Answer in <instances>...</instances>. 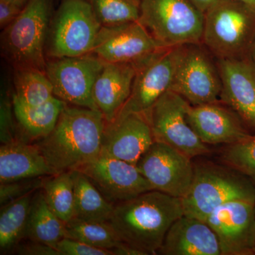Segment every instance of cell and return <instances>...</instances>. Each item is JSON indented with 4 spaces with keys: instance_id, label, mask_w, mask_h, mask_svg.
Listing matches in <instances>:
<instances>
[{
    "instance_id": "obj_26",
    "label": "cell",
    "mask_w": 255,
    "mask_h": 255,
    "mask_svg": "<svg viewBox=\"0 0 255 255\" xmlns=\"http://www.w3.org/2000/svg\"><path fill=\"white\" fill-rule=\"evenodd\" d=\"M41 189L50 210L63 222L73 219L75 193L71 172L43 177Z\"/></svg>"
},
{
    "instance_id": "obj_18",
    "label": "cell",
    "mask_w": 255,
    "mask_h": 255,
    "mask_svg": "<svg viewBox=\"0 0 255 255\" xmlns=\"http://www.w3.org/2000/svg\"><path fill=\"white\" fill-rule=\"evenodd\" d=\"M187 117L191 128L206 145H230L250 134L237 114L219 102L190 105Z\"/></svg>"
},
{
    "instance_id": "obj_12",
    "label": "cell",
    "mask_w": 255,
    "mask_h": 255,
    "mask_svg": "<svg viewBox=\"0 0 255 255\" xmlns=\"http://www.w3.org/2000/svg\"><path fill=\"white\" fill-rule=\"evenodd\" d=\"M136 167L153 190L182 199L194 175L191 158L164 142L155 141L139 159Z\"/></svg>"
},
{
    "instance_id": "obj_20",
    "label": "cell",
    "mask_w": 255,
    "mask_h": 255,
    "mask_svg": "<svg viewBox=\"0 0 255 255\" xmlns=\"http://www.w3.org/2000/svg\"><path fill=\"white\" fill-rule=\"evenodd\" d=\"M136 63H105L94 85V102L106 122L118 116L130 96Z\"/></svg>"
},
{
    "instance_id": "obj_37",
    "label": "cell",
    "mask_w": 255,
    "mask_h": 255,
    "mask_svg": "<svg viewBox=\"0 0 255 255\" xmlns=\"http://www.w3.org/2000/svg\"><path fill=\"white\" fill-rule=\"evenodd\" d=\"M197 9L205 14L206 11L216 2L217 0H189Z\"/></svg>"
},
{
    "instance_id": "obj_4",
    "label": "cell",
    "mask_w": 255,
    "mask_h": 255,
    "mask_svg": "<svg viewBox=\"0 0 255 255\" xmlns=\"http://www.w3.org/2000/svg\"><path fill=\"white\" fill-rule=\"evenodd\" d=\"M184 215L205 221L214 210L236 199L255 200V187L228 166L210 162L194 163V175L189 191L182 197Z\"/></svg>"
},
{
    "instance_id": "obj_11",
    "label": "cell",
    "mask_w": 255,
    "mask_h": 255,
    "mask_svg": "<svg viewBox=\"0 0 255 255\" xmlns=\"http://www.w3.org/2000/svg\"><path fill=\"white\" fill-rule=\"evenodd\" d=\"M105 63L92 53L53 58L46 63V74L55 97L67 104L98 111L93 89Z\"/></svg>"
},
{
    "instance_id": "obj_30",
    "label": "cell",
    "mask_w": 255,
    "mask_h": 255,
    "mask_svg": "<svg viewBox=\"0 0 255 255\" xmlns=\"http://www.w3.org/2000/svg\"><path fill=\"white\" fill-rule=\"evenodd\" d=\"M221 157L225 165L248 178L255 187V135L248 134L239 141L227 145Z\"/></svg>"
},
{
    "instance_id": "obj_19",
    "label": "cell",
    "mask_w": 255,
    "mask_h": 255,
    "mask_svg": "<svg viewBox=\"0 0 255 255\" xmlns=\"http://www.w3.org/2000/svg\"><path fill=\"white\" fill-rule=\"evenodd\" d=\"M157 255H221V251L207 223L183 215L169 228Z\"/></svg>"
},
{
    "instance_id": "obj_27",
    "label": "cell",
    "mask_w": 255,
    "mask_h": 255,
    "mask_svg": "<svg viewBox=\"0 0 255 255\" xmlns=\"http://www.w3.org/2000/svg\"><path fill=\"white\" fill-rule=\"evenodd\" d=\"M12 97L28 106L45 103L54 97L53 87L46 72L35 69L15 70Z\"/></svg>"
},
{
    "instance_id": "obj_9",
    "label": "cell",
    "mask_w": 255,
    "mask_h": 255,
    "mask_svg": "<svg viewBox=\"0 0 255 255\" xmlns=\"http://www.w3.org/2000/svg\"><path fill=\"white\" fill-rule=\"evenodd\" d=\"M189 105L185 99L168 90L145 114L155 141L164 142L192 159L207 155L211 151L196 135L188 122Z\"/></svg>"
},
{
    "instance_id": "obj_10",
    "label": "cell",
    "mask_w": 255,
    "mask_h": 255,
    "mask_svg": "<svg viewBox=\"0 0 255 255\" xmlns=\"http://www.w3.org/2000/svg\"><path fill=\"white\" fill-rule=\"evenodd\" d=\"M182 46L158 50L136 62L131 92L119 114H146L173 81Z\"/></svg>"
},
{
    "instance_id": "obj_29",
    "label": "cell",
    "mask_w": 255,
    "mask_h": 255,
    "mask_svg": "<svg viewBox=\"0 0 255 255\" xmlns=\"http://www.w3.org/2000/svg\"><path fill=\"white\" fill-rule=\"evenodd\" d=\"M104 26L137 21L140 0H86Z\"/></svg>"
},
{
    "instance_id": "obj_15",
    "label": "cell",
    "mask_w": 255,
    "mask_h": 255,
    "mask_svg": "<svg viewBox=\"0 0 255 255\" xmlns=\"http://www.w3.org/2000/svg\"><path fill=\"white\" fill-rule=\"evenodd\" d=\"M138 21L101 28L92 54L104 63H136L158 50Z\"/></svg>"
},
{
    "instance_id": "obj_1",
    "label": "cell",
    "mask_w": 255,
    "mask_h": 255,
    "mask_svg": "<svg viewBox=\"0 0 255 255\" xmlns=\"http://www.w3.org/2000/svg\"><path fill=\"white\" fill-rule=\"evenodd\" d=\"M183 215L180 198L151 190L114 204L108 223L123 243L144 255H157L169 228Z\"/></svg>"
},
{
    "instance_id": "obj_38",
    "label": "cell",
    "mask_w": 255,
    "mask_h": 255,
    "mask_svg": "<svg viewBox=\"0 0 255 255\" xmlns=\"http://www.w3.org/2000/svg\"><path fill=\"white\" fill-rule=\"evenodd\" d=\"M5 1H9L13 4L18 5L21 7H24L25 5L28 2V0H5Z\"/></svg>"
},
{
    "instance_id": "obj_16",
    "label": "cell",
    "mask_w": 255,
    "mask_h": 255,
    "mask_svg": "<svg viewBox=\"0 0 255 255\" xmlns=\"http://www.w3.org/2000/svg\"><path fill=\"white\" fill-rule=\"evenodd\" d=\"M154 142L145 114H119L112 122H106L100 154L136 165Z\"/></svg>"
},
{
    "instance_id": "obj_7",
    "label": "cell",
    "mask_w": 255,
    "mask_h": 255,
    "mask_svg": "<svg viewBox=\"0 0 255 255\" xmlns=\"http://www.w3.org/2000/svg\"><path fill=\"white\" fill-rule=\"evenodd\" d=\"M53 23L48 50L53 58L90 54L102 27L86 0H63Z\"/></svg>"
},
{
    "instance_id": "obj_36",
    "label": "cell",
    "mask_w": 255,
    "mask_h": 255,
    "mask_svg": "<svg viewBox=\"0 0 255 255\" xmlns=\"http://www.w3.org/2000/svg\"><path fill=\"white\" fill-rule=\"evenodd\" d=\"M111 251L113 253V255H144L142 252L137 251L123 242Z\"/></svg>"
},
{
    "instance_id": "obj_28",
    "label": "cell",
    "mask_w": 255,
    "mask_h": 255,
    "mask_svg": "<svg viewBox=\"0 0 255 255\" xmlns=\"http://www.w3.org/2000/svg\"><path fill=\"white\" fill-rule=\"evenodd\" d=\"M66 238L101 249L112 251L122 243L110 223L86 222L72 219L65 223Z\"/></svg>"
},
{
    "instance_id": "obj_6",
    "label": "cell",
    "mask_w": 255,
    "mask_h": 255,
    "mask_svg": "<svg viewBox=\"0 0 255 255\" xmlns=\"http://www.w3.org/2000/svg\"><path fill=\"white\" fill-rule=\"evenodd\" d=\"M137 21L159 48L202 43L204 14L189 0H140Z\"/></svg>"
},
{
    "instance_id": "obj_33",
    "label": "cell",
    "mask_w": 255,
    "mask_h": 255,
    "mask_svg": "<svg viewBox=\"0 0 255 255\" xmlns=\"http://www.w3.org/2000/svg\"><path fill=\"white\" fill-rule=\"evenodd\" d=\"M19 140L16 138L11 105L7 96L4 95L1 100V143H9Z\"/></svg>"
},
{
    "instance_id": "obj_8",
    "label": "cell",
    "mask_w": 255,
    "mask_h": 255,
    "mask_svg": "<svg viewBox=\"0 0 255 255\" xmlns=\"http://www.w3.org/2000/svg\"><path fill=\"white\" fill-rule=\"evenodd\" d=\"M199 44L184 45L172 85L175 92L191 106L216 103L221 101V84L219 68Z\"/></svg>"
},
{
    "instance_id": "obj_21",
    "label": "cell",
    "mask_w": 255,
    "mask_h": 255,
    "mask_svg": "<svg viewBox=\"0 0 255 255\" xmlns=\"http://www.w3.org/2000/svg\"><path fill=\"white\" fill-rule=\"evenodd\" d=\"M58 174L36 144L17 140L0 147V183L35 179Z\"/></svg>"
},
{
    "instance_id": "obj_39",
    "label": "cell",
    "mask_w": 255,
    "mask_h": 255,
    "mask_svg": "<svg viewBox=\"0 0 255 255\" xmlns=\"http://www.w3.org/2000/svg\"><path fill=\"white\" fill-rule=\"evenodd\" d=\"M239 1L245 3V4L253 8V9H255V0H239Z\"/></svg>"
},
{
    "instance_id": "obj_23",
    "label": "cell",
    "mask_w": 255,
    "mask_h": 255,
    "mask_svg": "<svg viewBox=\"0 0 255 255\" xmlns=\"http://www.w3.org/2000/svg\"><path fill=\"white\" fill-rule=\"evenodd\" d=\"M66 237L65 223L50 210L41 189L32 198L24 239L53 247Z\"/></svg>"
},
{
    "instance_id": "obj_25",
    "label": "cell",
    "mask_w": 255,
    "mask_h": 255,
    "mask_svg": "<svg viewBox=\"0 0 255 255\" xmlns=\"http://www.w3.org/2000/svg\"><path fill=\"white\" fill-rule=\"evenodd\" d=\"M33 194L34 193L1 206L0 250L1 254L11 253L24 239Z\"/></svg>"
},
{
    "instance_id": "obj_35",
    "label": "cell",
    "mask_w": 255,
    "mask_h": 255,
    "mask_svg": "<svg viewBox=\"0 0 255 255\" xmlns=\"http://www.w3.org/2000/svg\"><path fill=\"white\" fill-rule=\"evenodd\" d=\"M23 7L5 0H0V26L6 28L14 21L22 11Z\"/></svg>"
},
{
    "instance_id": "obj_2",
    "label": "cell",
    "mask_w": 255,
    "mask_h": 255,
    "mask_svg": "<svg viewBox=\"0 0 255 255\" xmlns=\"http://www.w3.org/2000/svg\"><path fill=\"white\" fill-rule=\"evenodd\" d=\"M105 125L99 111L67 105L54 129L36 144L57 173L78 170L100 155Z\"/></svg>"
},
{
    "instance_id": "obj_14",
    "label": "cell",
    "mask_w": 255,
    "mask_h": 255,
    "mask_svg": "<svg viewBox=\"0 0 255 255\" xmlns=\"http://www.w3.org/2000/svg\"><path fill=\"white\" fill-rule=\"evenodd\" d=\"M78 170L114 204L153 190L136 165L102 154Z\"/></svg>"
},
{
    "instance_id": "obj_13",
    "label": "cell",
    "mask_w": 255,
    "mask_h": 255,
    "mask_svg": "<svg viewBox=\"0 0 255 255\" xmlns=\"http://www.w3.org/2000/svg\"><path fill=\"white\" fill-rule=\"evenodd\" d=\"M206 222L217 236L221 255H255V200L226 203L214 210Z\"/></svg>"
},
{
    "instance_id": "obj_24",
    "label": "cell",
    "mask_w": 255,
    "mask_h": 255,
    "mask_svg": "<svg viewBox=\"0 0 255 255\" xmlns=\"http://www.w3.org/2000/svg\"><path fill=\"white\" fill-rule=\"evenodd\" d=\"M75 193L73 219L86 222L107 223L114 204L105 196L82 172L71 171Z\"/></svg>"
},
{
    "instance_id": "obj_32",
    "label": "cell",
    "mask_w": 255,
    "mask_h": 255,
    "mask_svg": "<svg viewBox=\"0 0 255 255\" xmlns=\"http://www.w3.org/2000/svg\"><path fill=\"white\" fill-rule=\"evenodd\" d=\"M60 255H113L108 250L101 249L72 238H64L55 246Z\"/></svg>"
},
{
    "instance_id": "obj_31",
    "label": "cell",
    "mask_w": 255,
    "mask_h": 255,
    "mask_svg": "<svg viewBox=\"0 0 255 255\" xmlns=\"http://www.w3.org/2000/svg\"><path fill=\"white\" fill-rule=\"evenodd\" d=\"M43 177L23 179L15 182L0 183V204H9L41 189Z\"/></svg>"
},
{
    "instance_id": "obj_40",
    "label": "cell",
    "mask_w": 255,
    "mask_h": 255,
    "mask_svg": "<svg viewBox=\"0 0 255 255\" xmlns=\"http://www.w3.org/2000/svg\"><path fill=\"white\" fill-rule=\"evenodd\" d=\"M251 58L255 60V38L254 42H253V47H252Z\"/></svg>"
},
{
    "instance_id": "obj_34",
    "label": "cell",
    "mask_w": 255,
    "mask_h": 255,
    "mask_svg": "<svg viewBox=\"0 0 255 255\" xmlns=\"http://www.w3.org/2000/svg\"><path fill=\"white\" fill-rule=\"evenodd\" d=\"M12 252L21 255H60L59 252L53 247L31 241L23 244L19 243Z\"/></svg>"
},
{
    "instance_id": "obj_5",
    "label": "cell",
    "mask_w": 255,
    "mask_h": 255,
    "mask_svg": "<svg viewBox=\"0 0 255 255\" xmlns=\"http://www.w3.org/2000/svg\"><path fill=\"white\" fill-rule=\"evenodd\" d=\"M52 0H28L17 17L4 28L1 53L14 70L46 72L44 56Z\"/></svg>"
},
{
    "instance_id": "obj_3",
    "label": "cell",
    "mask_w": 255,
    "mask_h": 255,
    "mask_svg": "<svg viewBox=\"0 0 255 255\" xmlns=\"http://www.w3.org/2000/svg\"><path fill=\"white\" fill-rule=\"evenodd\" d=\"M255 9L239 0H217L204 14L202 43L218 60L251 57Z\"/></svg>"
},
{
    "instance_id": "obj_22",
    "label": "cell",
    "mask_w": 255,
    "mask_h": 255,
    "mask_svg": "<svg viewBox=\"0 0 255 255\" xmlns=\"http://www.w3.org/2000/svg\"><path fill=\"white\" fill-rule=\"evenodd\" d=\"M15 118L26 136L40 140L54 129L60 114L68 104L58 97H52L45 103L28 106L12 97Z\"/></svg>"
},
{
    "instance_id": "obj_17",
    "label": "cell",
    "mask_w": 255,
    "mask_h": 255,
    "mask_svg": "<svg viewBox=\"0 0 255 255\" xmlns=\"http://www.w3.org/2000/svg\"><path fill=\"white\" fill-rule=\"evenodd\" d=\"M217 65L222 84L221 102L255 131V60L251 57L221 59Z\"/></svg>"
}]
</instances>
